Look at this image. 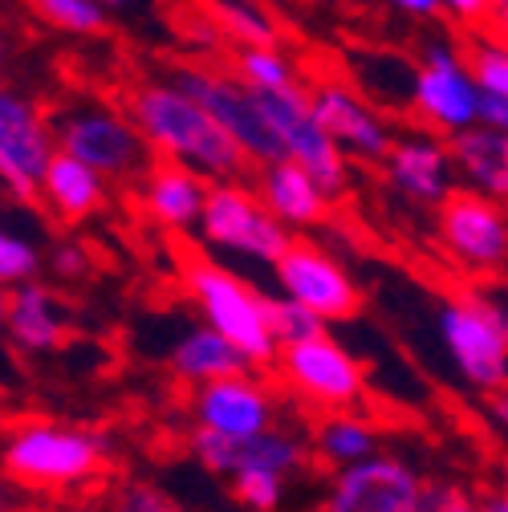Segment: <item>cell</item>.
<instances>
[{
	"mask_svg": "<svg viewBox=\"0 0 508 512\" xmlns=\"http://www.w3.org/2000/svg\"><path fill=\"white\" fill-rule=\"evenodd\" d=\"M480 126H488L496 135H508V98L480 94Z\"/></svg>",
	"mask_w": 508,
	"mask_h": 512,
	"instance_id": "obj_36",
	"label": "cell"
},
{
	"mask_svg": "<svg viewBox=\"0 0 508 512\" xmlns=\"http://www.w3.org/2000/svg\"><path fill=\"white\" fill-rule=\"evenodd\" d=\"M200 232L208 244L252 256V261H265V265H277L293 248V236L285 232V224L265 208L257 191L240 183H216L208 191Z\"/></svg>",
	"mask_w": 508,
	"mask_h": 512,
	"instance_id": "obj_8",
	"label": "cell"
},
{
	"mask_svg": "<svg viewBox=\"0 0 508 512\" xmlns=\"http://www.w3.org/2000/svg\"><path fill=\"white\" fill-rule=\"evenodd\" d=\"M192 456L200 460V468H208L212 476H240V472H277L285 480H297L313 468V439L289 431V427H273L265 435H252V439H224L212 431H192L187 439Z\"/></svg>",
	"mask_w": 508,
	"mask_h": 512,
	"instance_id": "obj_10",
	"label": "cell"
},
{
	"mask_svg": "<svg viewBox=\"0 0 508 512\" xmlns=\"http://www.w3.org/2000/svg\"><path fill=\"white\" fill-rule=\"evenodd\" d=\"M439 236L472 269H500L508 261V220L480 191H448L439 204Z\"/></svg>",
	"mask_w": 508,
	"mask_h": 512,
	"instance_id": "obj_16",
	"label": "cell"
},
{
	"mask_svg": "<svg viewBox=\"0 0 508 512\" xmlns=\"http://www.w3.org/2000/svg\"><path fill=\"white\" fill-rule=\"evenodd\" d=\"M427 480L395 452H378L354 468L330 472L317 512H419Z\"/></svg>",
	"mask_w": 508,
	"mask_h": 512,
	"instance_id": "obj_11",
	"label": "cell"
},
{
	"mask_svg": "<svg viewBox=\"0 0 508 512\" xmlns=\"http://www.w3.org/2000/svg\"><path fill=\"white\" fill-rule=\"evenodd\" d=\"M419 512H480V492L464 480H427Z\"/></svg>",
	"mask_w": 508,
	"mask_h": 512,
	"instance_id": "obj_33",
	"label": "cell"
},
{
	"mask_svg": "<svg viewBox=\"0 0 508 512\" xmlns=\"http://www.w3.org/2000/svg\"><path fill=\"white\" fill-rule=\"evenodd\" d=\"M5 326H9V338L29 350V354H45V350H57L61 338H66V317H61L53 293L37 281L29 285H17L5 301Z\"/></svg>",
	"mask_w": 508,
	"mask_h": 512,
	"instance_id": "obj_21",
	"label": "cell"
},
{
	"mask_svg": "<svg viewBox=\"0 0 508 512\" xmlns=\"http://www.w3.org/2000/svg\"><path fill=\"white\" fill-rule=\"evenodd\" d=\"M265 118L273 122L277 139L285 143V155L305 167L317 187L326 191L334 200L338 191L346 187V159H342V147L330 139V131L322 126L313 110V98L305 86H289V90H273V94H257Z\"/></svg>",
	"mask_w": 508,
	"mask_h": 512,
	"instance_id": "obj_9",
	"label": "cell"
},
{
	"mask_svg": "<svg viewBox=\"0 0 508 512\" xmlns=\"http://www.w3.org/2000/svg\"><path fill=\"white\" fill-rule=\"evenodd\" d=\"M29 9L66 33H102L106 29V9L98 0H29Z\"/></svg>",
	"mask_w": 508,
	"mask_h": 512,
	"instance_id": "obj_29",
	"label": "cell"
},
{
	"mask_svg": "<svg viewBox=\"0 0 508 512\" xmlns=\"http://www.w3.org/2000/svg\"><path fill=\"white\" fill-rule=\"evenodd\" d=\"M484 37H492V41L508 45V0H492V21H488Z\"/></svg>",
	"mask_w": 508,
	"mask_h": 512,
	"instance_id": "obj_39",
	"label": "cell"
},
{
	"mask_svg": "<svg viewBox=\"0 0 508 512\" xmlns=\"http://www.w3.org/2000/svg\"><path fill=\"white\" fill-rule=\"evenodd\" d=\"M192 419L200 431H212L224 439L265 435L277 427V391L257 370L220 378L192 395Z\"/></svg>",
	"mask_w": 508,
	"mask_h": 512,
	"instance_id": "obj_14",
	"label": "cell"
},
{
	"mask_svg": "<svg viewBox=\"0 0 508 512\" xmlns=\"http://www.w3.org/2000/svg\"><path fill=\"white\" fill-rule=\"evenodd\" d=\"M415 110L443 135H460L480 126V86L468 61L452 45H427L415 74Z\"/></svg>",
	"mask_w": 508,
	"mask_h": 512,
	"instance_id": "obj_12",
	"label": "cell"
},
{
	"mask_svg": "<svg viewBox=\"0 0 508 512\" xmlns=\"http://www.w3.org/2000/svg\"><path fill=\"white\" fill-rule=\"evenodd\" d=\"M102 512H187V508L151 480H122L106 492Z\"/></svg>",
	"mask_w": 508,
	"mask_h": 512,
	"instance_id": "obj_30",
	"label": "cell"
},
{
	"mask_svg": "<svg viewBox=\"0 0 508 512\" xmlns=\"http://www.w3.org/2000/svg\"><path fill=\"white\" fill-rule=\"evenodd\" d=\"M464 61H468V70H472L480 94L508 98V45H500V41L464 45Z\"/></svg>",
	"mask_w": 508,
	"mask_h": 512,
	"instance_id": "obj_32",
	"label": "cell"
},
{
	"mask_svg": "<svg viewBox=\"0 0 508 512\" xmlns=\"http://www.w3.org/2000/svg\"><path fill=\"white\" fill-rule=\"evenodd\" d=\"M232 74L257 94H273V90H289L301 86L293 66L277 53V49H236L232 57Z\"/></svg>",
	"mask_w": 508,
	"mask_h": 512,
	"instance_id": "obj_27",
	"label": "cell"
},
{
	"mask_svg": "<svg viewBox=\"0 0 508 512\" xmlns=\"http://www.w3.org/2000/svg\"><path fill=\"white\" fill-rule=\"evenodd\" d=\"M277 387L289 391L301 407L317 411V415H346L358 411L366 403V374L362 362L342 350L330 334L313 338L305 346H289L281 350L277 366H273Z\"/></svg>",
	"mask_w": 508,
	"mask_h": 512,
	"instance_id": "obj_6",
	"label": "cell"
},
{
	"mask_svg": "<svg viewBox=\"0 0 508 512\" xmlns=\"http://www.w3.org/2000/svg\"><path fill=\"white\" fill-rule=\"evenodd\" d=\"M53 273L57 277H82L86 273V252L78 244H57L53 248Z\"/></svg>",
	"mask_w": 508,
	"mask_h": 512,
	"instance_id": "obj_37",
	"label": "cell"
},
{
	"mask_svg": "<svg viewBox=\"0 0 508 512\" xmlns=\"http://www.w3.org/2000/svg\"><path fill=\"white\" fill-rule=\"evenodd\" d=\"M167 370H171L179 382H187L192 391H200V387H212V382H220V378L248 374L252 362H248L220 330L200 326V330H187V334L175 342V350H171V358H167Z\"/></svg>",
	"mask_w": 508,
	"mask_h": 512,
	"instance_id": "obj_19",
	"label": "cell"
},
{
	"mask_svg": "<svg viewBox=\"0 0 508 512\" xmlns=\"http://www.w3.org/2000/svg\"><path fill=\"white\" fill-rule=\"evenodd\" d=\"M484 411H488L492 427L508 435V387H504V391H496V395H484Z\"/></svg>",
	"mask_w": 508,
	"mask_h": 512,
	"instance_id": "obj_38",
	"label": "cell"
},
{
	"mask_svg": "<svg viewBox=\"0 0 508 512\" xmlns=\"http://www.w3.org/2000/svg\"><path fill=\"white\" fill-rule=\"evenodd\" d=\"M208 183L200 171L183 167L175 159H155L151 171L143 175V200H147V212L167 224V228H187L204 220V204H208Z\"/></svg>",
	"mask_w": 508,
	"mask_h": 512,
	"instance_id": "obj_18",
	"label": "cell"
},
{
	"mask_svg": "<svg viewBox=\"0 0 508 512\" xmlns=\"http://www.w3.org/2000/svg\"><path fill=\"white\" fill-rule=\"evenodd\" d=\"M309 98H313V110L322 118V126L330 131V139L338 147H350L354 155H366V159H391L395 143L387 135V126L370 114V106L342 82H317V86H305Z\"/></svg>",
	"mask_w": 508,
	"mask_h": 512,
	"instance_id": "obj_17",
	"label": "cell"
},
{
	"mask_svg": "<svg viewBox=\"0 0 508 512\" xmlns=\"http://www.w3.org/2000/svg\"><path fill=\"white\" fill-rule=\"evenodd\" d=\"M448 151L480 196L508 200V135H496L488 126H472V131L452 135Z\"/></svg>",
	"mask_w": 508,
	"mask_h": 512,
	"instance_id": "obj_24",
	"label": "cell"
},
{
	"mask_svg": "<svg viewBox=\"0 0 508 512\" xmlns=\"http://www.w3.org/2000/svg\"><path fill=\"white\" fill-rule=\"evenodd\" d=\"M98 5H102V9H131L135 0H98Z\"/></svg>",
	"mask_w": 508,
	"mask_h": 512,
	"instance_id": "obj_42",
	"label": "cell"
},
{
	"mask_svg": "<svg viewBox=\"0 0 508 512\" xmlns=\"http://www.w3.org/2000/svg\"><path fill=\"white\" fill-rule=\"evenodd\" d=\"M106 460V435L57 419H21L5 435V472L13 484L33 492L86 488L102 476Z\"/></svg>",
	"mask_w": 508,
	"mask_h": 512,
	"instance_id": "obj_2",
	"label": "cell"
},
{
	"mask_svg": "<svg viewBox=\"0 0 508 512\" xmlns=\"http://www.w3.org/2000/svg\"><path fill=\"white\" fill-rule=\"evenodd\" d=\"M126 118H131L143 139L163 155L175 159L183 167L200 171L204 179H236L248 163V155L236 147V139L224 126L183 90H175L171 82H147L126 94Z\"/></svg>",
	"mask_w": 508,
	"mask_h": 512,
	"instance_id": "obj_1",
	"label": "cell"
},
{
	"mask_svg": "<svg viewBox=\"0 0 508 512\" xmlns=\"http://www.w3.org/2000/svg\"><path fill=\"white\" fill-rule=\"evenodd\" d=\"M273 273H277L281 293L289 301L305 305L309 313H317L322 322H350V317L362 309V293L346 277V269L330 252L313 248L305 240H293V248L273 265Z\"/></svg>",
	"mask_w": 508,
	"mask_h": 512,
	"instance_id": "obj_13",
	"label": "cell"
},
{
	"mask_svg": "<svg viewBox=\"0 0 508 512\" xmlns=\"http://www.w3.org/2000/svg\"><path fill=\"white\" fill-rule=\"evenodd\" d=\"M53 135H57V151H66L74 159H82L86 167H94L102 179H126V175H147L151 171V143L143 139V131L110 110H74L53 118Z\"/></svg>",
	"mask_w": 508,
	"mask_h": 512,
	"instance_id": "obj_7",
	"label": "cell"
},
{
	"mask_svg": "<svg viewBox=\"0 0 508 512\" xmlns=\"http://www.w3.org/2000/svg\"><path fill=\"white\" fill-rule=\"evenodd\" d=\"M41 200L61 220H86L102 208L106 187L94 167H86L82 159H74L66 151H57L45 171V183H41Z\"/></svg>",
	"mask_w": 508,
	"mask_h": 512,
	"instance_id": "obj_23",
	"label": "cell"
},
{
	"mask_svg": "<svg viewBox=\"0 0 508 512\" xmlns=\"http://www.w3.org/2000/svg\"><path fill=\"white\" fill-rule=\"evenodd\" d=\"M171 86L183 90L192 102H200L236 139V147L248 155V163H257L261 171L289 163L285 143L277 139L273 122L265 118V110L257 102V90H248L236 74L208 70V66H179V70H171Z\"/></svg>",
	"mask_w": 508,
	"mask_h": 512,
	"instance_id": "obj_5",
	"label": "cell"
},
{
	"mask_svg": "<svg viewBox=\"0 0 508 512\" xmlns=\"http://www.w3.org/2000/svg\"><path fill=\"white\" fill-rule=\"evenodd\" d=\"M439 5L468 25H480V29H488V21H492V0H439Z\"/></svg>",
	"mask_w": 508,
	"mask_h": 512,
	"instance_id": "obj_35",
	"label": "cell"
},
{
	"mask_svg": "<svg viewBox=\"0 0 508 512\" xmlns=\"http://www.w3.org/2000/svg\"><path fill=\"white\" fill-rule=\"evenodd\" d=\"M480 512H508V484L480 492Z\"/></svg>",
	"mask_w": 508,
	"mask_h": 512,
	"instance_id": "obj_41",
	"label": "cell"
},
{
	"mask_svg": "<svg viewBox=\"0 0 508 512\" xmlns=\"http://www.w3.org/2000/svg\"><path fill=\"white\" fill-rule=\"evenodd\" d=\"M37 265H41V256H37V248L29 240H21L13 232L0 236V277H5V285H13V289L29 285Z\"/></svg>",
	"mask_w": 508,
	"mask_h": 512,
	"instance_id": "obj_34",
	"label": "cell"
},
{
	"mask_svg": "<svg viewBox=\"0 0 508 512\" xmlns=\"http://www.w3.org/2000/svg\"><path fill=\"white\" fill-rule=\"evenodd\" d=\"M257 196L265 200V208H269L281 224H301V228H309V224H317V220H326V212H330V196H326V191L317 187V179H313L305 167H297L293 159L261 171Z\"/></svg>",
	"mask_w": 508,
	"mask_h": 512,
	"instance_id": "obj_20",
	"label": "cell"
},
{
	"mask_svg": "<svg viewBox=\"0 0 508 512\" xmlns=\"http://www.w3.org/2000/svg\"><path fill=\"white\" fill-rule=\"evenodd\" d=\"M387 5H395V9H403L411 17H439V13H448L439 0H387Z\"/></svg>",
	"mask_w": 508,
	"mask_h": 512,
	"instance_id": "obj_40",
	"label": "cell"
},
{
	"mask_svg": "<svg viewBox=\"0 0 508 512\" xmlns=\"http://www.w3.org/2000/svg\"><path fill=\"white\" fill-rule=\"evenodd\" d=\"M208 13L216 21V33H224L240 49H277L281 29L261 5H244V0H208Z\"/></svg>",
	"mask_w": 508,
	"mask_h": 512,
	"instance_id": "obj_26",
	"label": "cell"
},
{
	"mask_svg": "<svg viewBox=\"0 0 508 512\" xmlns=\"http://www.w3.org/2000/svg\"><path fill=\"white\" fill-rule=\"evenodd\" d=\"M269 313H273V334L281 342V350L289 346H305L313 338H326V322L317 313H309L305 305L289 301V297H273L269 301Z\"/></svg>",
	"mask_w": 508,
	"mask_h": 512,
	"instance_id": "obj_31",
	"label": "cell"
},
{
	"mask_svg": "<svg viewBox=\"0 0 508 512\" xmlns=\"http://www.w3.org/2000/svg\"><path fill=\"white\" fill-rule=\"evenodd\" d=\"M439 338L456 374L480 395L508 387V309L480 289H464L439 309Z\"/></svg>",
	"mask_w": 508,
	"mask_h": 512,
	"instance_id": "obj_4",
	"label": "cell"
},
{
	"mask_svg": "<svg viewBox=\"0 0 508 512\" xmlns=\"http://www.w3.org/2000/svg\"><path fill=\"white\" fill-rule=\"evenodd\" d=\"M289 484L293 480H285L277 472H240V476L228 480V496L244 512H281L285 496H289Z\"/></svg>",
	"mask_w": 508,
	"mask_h": 512,
	"instance_id": "obj_28",
	"label": "cell"
},
{
	"mask_svg": "<svg viewBox=\"0 0 508 512\" xmlns=\"http://www.w3.org/2000/svg\"><path fill=\"white\" fill-rule=\"evenodd\" d=\"M309 439H313V456L322 460L330 472H342V468H354V464L378 456V427L362 411L317 419Z\"/></svg>",
	"mask_w": 508,
	"mask_h": 512,
	"instance_id": "obj_25",
	"label": "cell"
},
{
	"mask_svg": "<svg viewBox=\"0 0 508 512\" xmlns=\"http://www.w3.org/2000/svg\"><path fill=\"white\" fill-rule=\"evenodd\" d=\"M53 155V126L37 114V106L17 94L0 98V179L13 196H41Z\"/></svg>",
	"mask_w": 508,
	"mask_h": 512,
	"instance_id": "obj_15",
	"label": "cell"
},
{
	"mask_svg": "<svg viewBox=\"0 0 508 512\" xmlns=\"http://www.w3.org/2000/svg\"><path fill=\"white\" fill-rule=\"evenodd\" d=\"M448 167H452V151L435 143V139H407L395 143L391 159H387V175L399 191H407L411 200H427V204H443L448 200Z\"/></svg>",
	"mask_w": 508,
	"mask_h": 512,
	"instance_id": "obj_22",
	"label": "cell"
},
{
	"mask_svg": "<svg viewBox=\"0 0 508 512\" xmlns=\"http://www.w3.org/2000/svg\"><path fill=\"white\" fill-rule=\"evenodd\" d=\"M179 265H183L187 293L196 297V305L204 313V326L220 330L252 362V370H273L281 358V342L273 334V313H269L273 297L257 293L240 277H232L228 269L212 265L196 248L183 252Z\"/></svg>",
	"mask_w": 508,
	"mask_h": 512,
	"instance_id": "obj_3",
	"label": "cell"
}]
</instances>
